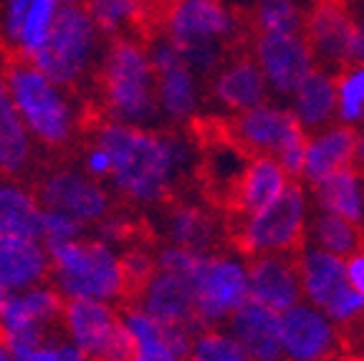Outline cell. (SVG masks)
I'll return each mask as SVG.
<instances>
[{
  "mask_svg": "<svg viewBox=\"0 0 364 361\" xmlns=\"http://www.w3.org/2000/svg\"><path fill=\"white\" fill-rule=\"evenodd\" d=\"M253 33H301L304 18L291 0H258L248 11Z\"/></svg>",
  "mask_w": 364,
  "mask_h": 361,
  "instance_id": "cell-30",
  "label": "cell"
},
{
  "mask_svg": "<svg viewBox=\"0 0 364 361\" xmlns=\"http://www.w3.org/2000/svg\"><path fill=\"white\" fill-rule=\"evenodd\" d=\"M190 286H193L195 301H198L200 316L210 328H215L218 321L228 318L248 298L245 271L223 255L203 258Z\"/></svg>",
  "mask_w": 364,
  "mask_h": 361,
  "instance_id": "cell-13",
  "label": "cell"
},
{
  "mask_svg": "<svg viewBox=\"0 0 364 361\" xmlns=\"http://www.w3.org/2000/svg\"><path fill=\"white\" fill-rule=\"evenodd\" d=\"M188 361H250V356L235 339H228L215 328H210L193 341Z\"/></svg>",
  "mask_w": 364,
  "mask_h": 361,
  "instance_id": "cell-32",
  "label": "cell"
},
{
  "mask_svg": "<svg viewBox=\"0 0 364 361\" xmlns=\"http://www.w3.org/2000/svg\"><path fill=\"white\" fill-rule=\"evenodd\" d=\"M336 112L341 122L357 124L364 122V63H349L334 74Z\"/></svg>",
  "mask_w": 364,
  "mask_h": 361,
  "instance_id": "cell-31",
  "label": "cell"
},
{
  "mask_svg": "<svg viewBox=\"0 0 364 361\" xmlns=\"http://www.w3.org/2000/svg\"><path fill=\"white\" fill-rule=\"evenodd\" d=\"M149 58H152L157 99L162 109L172 119H190L195 109V86L188 61L180 56V51L167 38L157 41V48Z\"/></svg>",
  "mask_w": 364,
  "mask_h": 361,
  "instance_id": "cell-21",
  "label": "cell"
},
{
  "mask_svg": "<svg viewBox=\"0 0 364 361\" xmlns=\"http://www.w3.org/2000/svg\"><path fill=\"white\" fill-rule=\"evenodd\" d=\"M119 321V311L107 306L104 301L63 298V323L71 331L86 361H94L104 354Z\"/></svg>",
  "mask_w": 364,
  "mask_h": 361,
  "instance_id": "cell-18",
  "label": "cell"
},
{
  "mask_svg": "<svg viewBox=\"0 0 364 361\" xmlns=\"http://www.w3.org/2000/svg\"><path fill=\"white\" fill-rule=\"evenodd\" d=\"M38 162L33 159V144L21 112L13 104L6 81L0 79V175L13 185L16 182L28 185Z\"/></svg>",
  "mask_w": 364,
  "mask_h": 361,
  "instance_id": "cell-20",
  "label": "cell"
},
{
  "mask_svg": "<svg viewBox=\"0 0 364 361\" xmlns=\"http://www.w3.org/2000/svg\"><path fill=\"white\" fill-rule=\"evenodd\" d=\"M139 38L114 36L107 58L97 68L89 91L79 99H89L104 112L109 122L139 124L157 117V81L152 58Z\"/></svg>",
  "mask_w": 364,
  "mask_h": 361,
  "instance_id": "cell-3",
  "label": "cell"
},
{
  "mask_svg": "<svg viewBox=\"0 0 364 361\" xmlns=\"http://www.w3.org/2000/svg\"><path fill=\"white\" fill-rule=\"evenodd\" d=\"M336 109V86L334 79L321 71H314L299 89H296V117L304 129H316L329 124Z\"/></svg>",
  "mask_w": 364,
  "mask_h": 361,
  "instance_id": "cell-27",
  "label": "cell"
},
{
  "mask_svg": "<svg viewBox=\"0 0 364 361\" xmlns=\"http://www.w3.org/2000/svg\"><path fill=\"white\" fill-rule=\"evenodd\" d=\"M94 18L86 8L63 6L56 11L46 41L33 53L36 63L56 86L76 94L94 48Z\"/></svg>",
  "mask_w": 364,
  "mask_h": 361,
  "instance_id": "cell-7",
  "label": "cell"
},
{
  "mask_svg": "<svg viewBox=\"0 0 364 361\" xmlns=\"http://www.w3.org/2000/svg\"><path fill=\"white\" fill-rule=\"evenodd\" d=\"M314 237L321 248L334 255H352L364 253V225L352 222L347 217H339L334 212H324L314 217Z\"/></svg>",
  "mask_w": 364,
  "mask_h": 361,
  "instance_id": "cell-29",
  "label": "cell"
},
{
  "mask_svg": "<svg viewBox=\"0 0 364 361\" xmlns=\"http://www.w3.org/2000/svg\"><path fill=\"white\" fill-rule=\"evenodd\" d=\"M357 141L359 131L349 124L334 126L326 134L309 139L306 157H304V177L314 185L329 172L352 167L354 154H357Z\"/></svg>",
  "mask_w": 364,
  "mask_h": 361,
  "instance_id": "cell-24",
  "label": "cell"
},
{
  "mask_svg": "<svg viewBox=\"0 0 364 361\" xmlns=\"http://www.w3.org/2000/svg\"><path fill=\"white\" fill-rule=\"evenodd\" d=\"M63 6H79V8H86L89 11V3L91 0H61Z\"/></svg>",
  "mask_w": 364,
  "mask_h": 361,
  "instance_id": "cell-41",
  "label": "cell"
},
{
  "mask_svg": "<svg viewBox=\"0 0 364 361\" xmlns=\"http://www.w3.org/2000/svg\"><path fill=\"white\" fill-rule=\"evenodd\" d=\"M253 51L266 81L279 94H296V89L316 71L304 33H258Z\"/></svg>",
  "mask_w": 364,
  "mask_h": 361,
  "instance_id": "cell-14",
  "label": "cell"
},
{
  "mask_svg": "<svg viewBox=\"0 0 364 361\" xmlns=\"http://www.w3.org/2000/svg\"><path fill=\"white\" fill-rule=\"evenodd\" d=\"M208 94L235 112L261 107L266 102V76L253 51V41L228 51L220 66L208 76Z\"/></svg>",
  "mask_w": 364,
  "mask_h": 361,
  "instance_id": "cell-12",
  "label": "cell"
},
{
  "mask_svg": "<svg viewBox=\"0 0 364 361\" xmlns=\"http://www.w3.org/2000/svg\"><path fill=\"white\" fill-rule=\"evenodd\" d=\"M132 6H134V0H91L89 13L99 28L114 33L117 26L122 23V18L129 16Z\"/></svg>",
  "mask_w": 364,
  "mask_h": 361,
  "instance_id": "cell-35",
  "label": "cell"
},
{
  "mask_svg": "<svg viewBox=\"0 0 364 361\" xmlns=\"http://www.w3.org/2000/svg\"><path fill=\"white\" fill-rule=\"evenodd\" d=\"M152 210L157 212L152 225L157 230L159 245H175L205 258L230 253L223 215L200 198H170Z\"/></svg>",
  "mask_w": 364,
  "mask_h": 361,
  "instance_id": "cell-8",
  "label": "cell"
},
{
  "mask_svg": "<svg viewBox=\"0 0 364 361\" xmlns=\"http://www.w3.org/2000/svg\"><path fill=\"white\" fill-rule=\"evenodd\" d=\"M142 311H147L162 326L185 328L188 333H193V339H198L203 331H210V326L200 316L193 286L182 278L172 276V273L159 271L152 278L147 293H144Z\"/></svg>",
  "mask_w": 364,
  "mask_h": 361,
  "instance_id": "cell-17",
  "label": "cell"
},
{
  "mask_svg": "<svg viewBox=\"0 0 364 361\" xmlns=\"http://www.w3.org/2000/svg\"><path fill=\"white\" fill-rule=\"evenodd\" d=\"M56 3L58 0H31L26 18H23L21 38H18V45H23L31 56L38 51L41 43L46 41L48 26H51L53 16H56Z\"/></svg>",
  "mask_w": 364,
  "mask_h": 361,
  "instance_id": "cell-33",
  "label": "cell"
},
{
  "mask_svg": "<svg viewBox=\"0 0 364 361\" xmlns=\"http://www.w3.org/2000/svg\"><path fill=\"white\" fill-rule=\"evenodd\" d=\"M193 144L177 129H142L109 122L81 136L79 162L99 182L132 205H154L170 198H198L193 180Z\"/></svg>",
  "mask_w": 364,
  "mask_h": 361,
  "instance_id": "cell-1",
  "label": "cell"
},
{
  "mask_svg": "<svg viewBox=\"0 0 364 361\" xmlns=\"http://www.w3.org/2000/svg\"><path fill=\"white\" fill-rule=\"evenodd\" d=\"M281 341L286 361H336L344 356L339 328L306 306H291L281 316Z\"/></svg>",
  "mask_w": 364,
  "mask_h": 361,
  "instance_id": "cell-15",
  "label": "cell"
},
{
  "mask_svg": "<svg viewBox=\"0 0 364 361\" xmlns=\"http://www.w3.org/2000/svg\"><path fill=\"white\" fill-rule=\"evenodd\" d=\"M0 361H13V359H11V351H8L3 344H0Z\"/></svg>",
  "mask_w": 364,
  "mask_h": 361,
  "instance_id": "cell-43",
  "label": "cell"
},
{
  "mask_svg": "<svg viewBox=\"0 0 364 361\" xmlns=\"http://www.w3.org/2000/svg\"><path fill=\"white\" fill-rule=\"evenodd\" d=\"M74 162L79 159H56L43 154L28 180L31 198L51 212L74 217L81 225L102 222L119 208L132 205L97 177H91L84 167L76 170Z\"/></svg>",
  "mask_w": 364,
  "mask_h": 361,
  "instance_id": "cell-4",
  "label": "cell"
},
{
  "mask_svg": "<svg viewBox=\"0 0 364 361\" xmlns=\"http://www.w3.org/2000/svg\"><path fill=\"white\" fill-rule=\"evenodd\" d=\"M352 170L359 180H364V131H359V141H357V154H354Z\"/></svg>",
  "mask_w": 364,
  "mask_h": 361,
  "instance_id": "cell-38",
  "label": "cell"
},
{
  "mask_svg": "<svg viewBox=\"0 0 364 361\" xmlns=\"http://www.w3.org/2000/svg\"><path fill=\"white\" fill-rule=\"evenodd\" d=\"M0 182V240L11 237H33L43 235V212H38L36 200L21 187Z\"/></svg>",
  "mask_w": 364,
  "mask_h": 361,
  "instance_id": "cell-25",
  "label": "cell"
},
{
  "mask_svg": "<svg viewBox=\"0 0 364 361\" xmlns=\"http://www.w3.org/2000/svg\"><path fill=\"white\" fill-rule=\"evenodd\" d=\"M301 33L314 53V61H324L336 71L354 63V33L357 21L349 13L347 0H316L306 11Z\"/></svg>",
  "mask_w": 364,
  "mask_h": 361,
  "instance_id": "cell-11",
  "label": "cell"
},
{
  "mask_svg": "<svg viewBox=\"0 0 364 361\" xmlns=\"http://www.w3.org/2000/svg\"><path fill=\"white\" fill-rule=\"evenodd\" d=\"M362 205H364V192H362ZM362 225H364V210H362Z\"/></svg>",
  "mask_w": 364,
  "mask_h": 361,
  "instance_id": "cell-44",
  "label": "cell"
},
{
  "mask_svg": "<svg viewBox=\"0 0 364 361\" xmlns=\"http://www.w3.org/2000/svg\"><path fill=\"white\" fill-rule=\"evenodd\" d=\"M51 281V263L33 237L0 240V283L11 291Z\"/></svg>",
  "mask_w": 364,
  "mask_h": 361,
  "instance_id": "cell-23",
  "label": "cell"
},
{
  "mask_svg": "<svg viewBox=\"0 0 364 361\" xmlns=\"http://www.w3.org/2000/svg\"><path fill=\"white\" fill-rule=\"evenodd\" d=\"M79 232H81V222H76L74 217H66L61 212H51V210L43 212V235H41V240L48 248L51 245L68 243V240H76Z\"/></svg>",
  "mask_w": 364,
  "mask_h": 361,
  "instance_id": "cell-34",
  "label": "cell"
},
{
  "mask_svg": "<svg viewBox=\"0 0 364 361\" xmlns=\"http://www.w3.org/2000/svg\"><path fill=\"white\" fill-rule=\"evenodd\" d=\"M228 136L233 147L243 152L248 159L253 157H273L281 154L299 141H309L304 124L294 112H284L276 107H253L225 117Z\"/></svg>",
  "mask_w": 364,
  "mask_h": 361,
  "instance_id": "cell-9",
  "label": "cell"
},
{
  "mask_svg": "<svg viewBox=\"0 0 364 361\" xmlns=\"http://www.w3.org/2000/svg\"><path fill=\"white\" fill-rule=\"evenodd\" d=\"M301 255L268 253L248 258V298L268 306V308L289 311L301 298Z\"/></svg>",
  "mask_w": 364,
  "mask_h": 361,
  "instance_id": "cell-16",
  "label": "cell"
},
{
  "mask_svg": "<svg viewBox=\"0 0 364 361\" xmlns=\"http://www.w3.org/2000/svg\"><path fill=\"white\" fill-rule=\"evenodd\" d=\"M299 273L306 296L321 306L336 323L349 321L364 311V296L349 283L347 266L336 255L304 250Z\"/></svg>",
  "mask_w": 364,
  "mask_h": 361,
  "instance_id": "cell-10",
  "label": "cell"
},
{
  "mask_svg": "<svg viewBox=\"0 0 364 361\" xmlns=\"http://www.w3.org/2000/svg\"><path fill=\"white\" fill-rule=\"evenodd\" d=\"M230 328L235 341L245 349L250 361H281V313L245 298L230 313Z\"/></svg>",
  "mask_w": 364,
  "mask_h": 361,
  "instance_id": "cell-19",
  "label": "cell"
},
{
  "mask_svg": "<svg viewBox=\"0 0 364 361\" xmlns=\"http://www.w3.org/2000/svg\"><path fill=\"white\" fill-rule=\"evenodd\" d=\"M58 361H86V356L81 354L76 346L61 344V346H58Z\"/></svg>",
  "mask_w": 364,
  "mask_h": 361,
  "instance_id": "cell-40",
  "label": "cell"
},
{
  "mask_svg": "<svg viewBox=\"0 0 364 361\" xmlns=\"http://www.w3.org/2000/svg\"><path fill=\"white\" fill-rule=\"evenodd\" d=\"M311 187L318 205L326 212H334L362 225V190H359V177L354 175L352 167L329 172Z\"/></svg>",
  "mask_w": 364,
  "mask_h": 361,
  "instance_id": "cell-26",
  "label": "cell"
},
{
  "mask_svg": "<svg viewBox=\"0 0 364 361\" xmlns=\"http://www.w3.org/2000/svg\"><path fill=\"white\" fill-rule=\"evenodd\" d=\"M51 283L63 298H114L119 296V258L104 240H68L51 245Z\"/></svg>",
  "mask_w": 364,
  "mask_h": 361,
  "instance_id": "cell-6",
  "label": "cell"
},
{
  "mask_svg": "<svg viewBox=\"0 0 364 361\" xmlns=\"http://www.w3.org/2000/svg\"><path fill=\"white\" fill-rule=\"evenodd\" d=\"M336 361H364V356H359V354H344V356H339Z\"/></svg>",
  "mask_w": 364,
  "mask_h": 361,
  "instance_id": "cell-42",
  "label": "cell"
},
{
  "mask_svg": "<svg viewBox=\"0 0 364 361\" xmlns=\"http://www.w3.org/2000/svg\"><path fill=\"white\" fill-rule=\"evenodd\" d=\"M286 182H289V175H286L279 159L253 157L248 162V167H245L243 177H240L233 208L223 217H238V220L256 217L284 192Z\"/></svg>",
  "mask_w": 364,
  "mask_h": 361,
  "instance_id": "cell-22",
  "label": "cell"
},
{
  "mask_svg": "<svg viewBox=\"0 0 364 361\" xmlns=\"http://www.w3.org/2000/svg\"><path fill=\"white\" fill-rule=\"evenodd\" d=\"M347 278L359 293L364 296V253H357L347 263Z\"/></svg>",
  "mask_w": 364,
  "mask_h": 361,
  "instance_id": "cell-37",
  "label": "cell"
},
{
  "mask_svg": "<svg viewBox=\"0 0 364 361\" xmlns=\"http://www.w3.org/2000/svg\"><path fill=\"white\" fill-rule=\"evenodd\" d=\"M354 61L364 63V18L357 21V33H354Z\"/></svg>",
  "mask_w": 364,
  "mask_h": 361,
  "instance_id": "cell-39",
  "label": "cell"
},
{
  "mask_svg": "<svg viewBox=\"0 0 364 361\" xmlns=\"http://www.w3.org/2000/svg\"><path fill=\"white\" fill-rule=\"evenodd\" d=\"M304 212H306V200H304L301 180L289 177L284 192L256 217H250V220L223 217L228 250L243 255V258H256V255L268 253L304 255L306 250Z\"/></svg>",
  "mask_w": 364,
  "mask_h": 361,
  "instance_id": "cell-5",
  "label": "cell"
},
{
  "mask_svg": "<svg viewBox=\"0 0 364 361\" xmlns=\"http://www.w3.org/2000/svg\"><path fill=\"white\" fill-rule=\"evenodd\" d=\"M136 341V361H182L172 349L165 328L142 308H117Z\"/></svg>",
  "mask_w": 364,
  "mask_h": 361,
  "instance_id": "cell-28",
  "label": "cell"
},
{
  "mask_svg": "<svg viewBox=\"0 0 364 361\" xmlns=\"http://www.w3.org/2000/svg\"><path fill=\"white\" fill-rule=\"evenodd\" d=\"M23 124L43 141L48 157L79 159V131L56 84L23 45L3 43V76Z\"/></svg>",
  "mask_w": 364,
  "mask_h": 361,
  "instance_id": "cell-2",
  "label": "cell"
},
{
  "mask_svg": "<svg viewBox=\"0 0 364 361\" xmlns=\"http://www.w3.org/2000/svg\"><path fill=\"white\" fill-rule=\"evenodd\" d=\"M13 361H58V349L51 346H36V349H26L18 351L11 356Z\"/></svg>",
  "mask_w": 364,
  "mask_h": 361,
  "instance_id": "cell-36",
  "label": "cell"
}]
</instances>
